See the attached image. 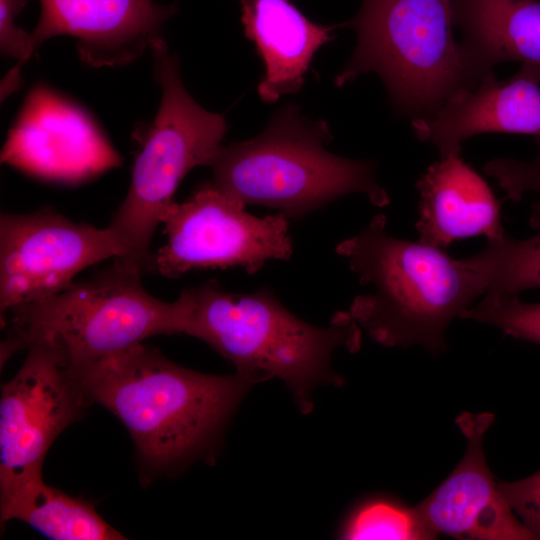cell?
I'll return each instance as SVG.
<instances>
[{
    "label": "cell",
    "instance_id": "cell-10",
    "mask_svg": "<svg viewBox=\"0 0 540 540\" xmlns=\"http://www.w3.org/2000/svg\"><path fill=\"white\" fill-rule=\"evenodd\" d=\"M28 356L0 399V496L41 478L57 436L92 402L59 355L42 343Z\"/></svg>",
    "mask_w": 540,
    "mask_h": 540
},
{
    "label": "cell",
    "instance_id": "cell-12",
    "mask_svg": "<svg viewBox=\"0 0 540 540\" xmlns=\"http://www.w3.org/2000/svg\"><path fill=\"white\" fill-rule=\"evenodd\" d=\"M494 420L488 412H463L455 420L466 438V452L450 475L415 506L435 538L537 539L514 514L488 468L483 436Z\"/></svg>",
    "mask_w": 540,
    "mask_h": 540
},
{
    "label": "cell",
    "instance_id": "cell-7",
    "mask_svg": "<svg viewBox=\"0 0 540 540\" xmlns=\"http://www.w3.org/2000/svg\"><path fill=\"white\" fill-rule=\"evenodd\" d=\"M150 51L161 101L134 160L127 195L107 226L123 249L120 259L142 271L151 267L150 244L178 185L191 169L206 166L227 129L222 115L207 111L188 93L166 41L158 40Z\"/></svg>",
    "mask_w": 540,
    "mask_h": 540
},
{
    "label": "cell",
    "instance_id": "cell-11",
    "mask_svg": "<svg viewBox=\"0 0 540 540\" xmlns=\"http://www.w3.org/2000/svg\"><path fill=\"white\" fill-rule=\"evenodd\" d=\"M41 15L29 33L30 58L56 36L77 40L80 59L94 68L132 63L160 39L175 3L153 0H40Z\"/></svg>",
    "mask_w": 540,
    "mask_h": 540
},
{
    "label": "cell",
    "instance_id": "cell-23",
    "mask_svg": "<svg viewBox=\"0 0 540 540\" xmlns=\"http://www.w3.org/2000/svg\"><path fill=\"white\" fill-rule=\"evenodd\" d=\"M28 0H0V50L4 56L18 61L15 68L25 63L29 50V33L15 24L16 17Z\"/></svg>",
    "mask_w": 540,
    "mask_h": 540
},
{
    "label": "cell",
    "instance_id": "cell-20",
    "mask_svg": "<svg viewBox=\"0 0 540 540\" xmlns=\"http://www.w3.org/2000/svg\"><path fill=\"white\" fill-rule=\"evenodd\" d=\"M461 318L489 324L516 339L540 344V301L524 302L519 295L487 293Z\"/></svg>",
    "mask_w": 540,
    "mask_h": 540
},
{
    "label": "cell",
    "instance_id": "cell-16",
    "mask_svg": "<svg viewBox=\"0 0 540 540\" xmlns=\"http://www.w3.org/2000/svg\"><path fill=\"white\" fill-rule=\"evenodd\" d=\"M453 23L476 73L506 61L540 75L539 0H451Z\"/></svg>",
    "mask_w": 540,
    "mask_h": 540
},
{
    "label": "cell",
    "instance_id": "cell-14",
    "mask_svg": "<svg viewBox=\"0 0 540 540\" xmlns=\"http://www.w3.org/2000/svg\"><path fill=\"white\" fill-rule=\"evenodd\" d=\"M416 187L420 194L416 223L420 242L442 248L477 235L488 240L506 236L499 201L460 152L440 156Z\"/></svg>",
    "mask_w": 540,
    "mask_h": 540
},
{
    "label": "cell",
    "instance_id": "cell-6",
    "mask_svg": "<svg viewBox=\"0 0 540 540\" xmlns=\"http://www.w3.org/2000/svg\"><path fill=\"white\" fill-rule=\"evenodd\" d=\"M142 272L115 258L111 266L87 280L8 311L1 318L9 326L1 346L2 362L18 349L42 343L75 373L151 336L174 334L173 302L147 292Z\"/></svg>",
    "mask_w": 540,
    "mask_h": 540
},
{
    "label": "cell",
    "instance_id": "cell-2",
    "mask_svg": "<svg viewBox=\"0 0 540 540\" xmlns=\"http://www.w3.org/2000/svg\"><path fill=\"white\" fill-rule=\"evenodd\" d=\"M174 333L208 344L254 385L281 380L304 414L323 385L342 386L331 365L338 348L359 351L362 330L348 311L326 327L295 316L264 286L256 292H227L214 282L184 290L173 301Z\"/></svg>",
    "mask_w": 540,
    "mask_h": 540
},
{
    "label": "cell",
    "instance_id": "cell-9",
    "mask_svg": "<svg viewBox=\"0 0 540 540\" xmlns=\"http://www.w3.org/2000/svg\"><path fill=\"white\" fill-rule=\"evenodd\" d=\"M122 256L123 249L108 227L74 222L51 209L2 214L1 318L14 308L66 289L85 268Z\"/></svg>",
    "mask_w": 540,
    "mask_h": 540
},
{
    "label": "cell",
    "instance_id": "cell-17",
    "mask_svg": "<svg viewBox=\"0 0 540 540\" xmlns=\"http://www.w3.org/2000/svg\"><path fill=\"white\" fill-rule=\"evenodd\" d=\"M0 514L2 523L21 520L54 540L125 539L93 504L46 485L42 477L0 496Z\"/></svg>",
    "mask_w": 540,
    "mask_h": 540
},
{
    "label": "cell",
    "instance_id": "cell-4",
    "mask_svg": "<svg viewBox=\"0 0 540 540\" xmlns=\"http://www.w3.org/2000/svg\"><path fill=\"white\" fill-rule=\"evenodd\" d=\"M324 121L303 116L297 106L279 109L256 137L220 146L206 166L212 182L242 204L275 209L298 220L351 193L384 207L390 203L376 178V165L330 153Z\"/></svg>",
    "mask_w": 540,
    "mask_h": 540
},
{
    "label": "cell",
    "instance_id": "cell-1",
    "mask_svg": "<svg viewBox=\"0 0 540 540\" xmlns=\"http://www.w3.org/2000/svg\"><path fill=\"white\" fill-rule=\"evenodd\" d=\"M71 374L92 403L120 419L141 463L155 473L212 453L254 385L236 372L184 368L142 343Z\"/></svg>",
    "mask_w": 540,
    "mask_h": 540
},
{
    "label": "cell",
    "instance_id": "cell-18",
    "mask_svg": "<svg viewBox=\"0 0 540 540\" xmlns=\"http://www.w3.org/2000/svg\"><path fill=\"white\" fill-rule=\"evenodd\" d=\"M529 224L537 233L526 239L488 240L477 253L488 282V292L498 295H519L540 288V203L532 204ZM486 293V294H487Z\"/></svg>",
    "mask_w": 540,
    "mask_h": 540
},
{
    "label": "cell",
    "instance_id": "cell-19",
    "mask_svg": "<svg viewBox=\"0 0 540 540\" xmlns=\"http://www.w3.org/2000/svg\"><path fill=\"white\" fill-rule=\"evenodd\" d=\"M338 536L349 540L435 538L415 507L380 496L356 505L341 523Z\"/></svg>",
    "mask_w": 540,
    "mask_h": 540
},
{
    "label": "cell",
    "instance_id": "cell-3",
    "mask_svg": "<svg viewBox=\"0 0 540 540\" xmlns=\"http://www.w3.org/2000/svg\"><path fill=\"white\" fill-rule=\"evenodd\" d=\"M386 225L384 214L375 215L336 247L368 287L348 313L382 346L443 352L450 322L488 292L477 256L454 259L441 248L394 237Z\"/></svg>",
    "mask_w": 540,
    "mask_h": 540
},
{
    "label": "cell",
    "instance_id": "cell-8",
    "mask_svg": "<svg viewBox=\"0 0 540 540\" xmlns=\"http://www.w3.org/2000/svg\"><path fill=\"white\" fill-rule=\"evenodd\" d=\"M245 207L213 182L201 184L165 215L167 241L153 256L151 269L168 278L236 266L254 274L270 260H289V219L281 213L256 217Z\"/></svg>",
    "mask_w": 540,
    "mask_h": 540
},
{
    "label": "cell",
    "instance_id": "cell-21",
    "mask_svg": "<svg viewBox=\"0 0 540 540\" xmlns=\"http://www.w3.org/2000/svg\"><path fill=\"white\" fill-rule=\"evenodd\" d=\"M537 154L531 161L495 158L484 166V171L495 178L506 197L519 202L526 193H535L540 203V136H536Z\"/></svg>",
    "mask_w": 540,
    "mask_h": 540
},
{
    "label": "cell",
    "instance_id": "cell-22",
    "mask_svg": "<svg viewBox=\"0 0 540 540\" xmlns=\"http://www.w3.org/2000/svg\"><path fill=\"white\" fill-rule=\"evenodd\" d=\"M498 486L514 514L540 539V470L522 480L498 481Z\"/></svg>",
    "mask_w": 540,
    "mask_h": 540
},
{
    "label": "cell",
    "instance_id": "cell-15",
    "mask_svg": "<svg viewBox=\"0 0 540 540\" xmlns=\"http://www.w3.org/2000/svg\"><path fill=\"white\" fill-rule=\"evenodd\" d=\"M246 36L264 62L258 86L263 101L296 93L316 51L332 39V27L316 24L289 0H240Z\"/></svg>",
    "mask_w": 540,
    "mask_h": 540
},
{
    "label": "cell",
    "instance_id": "cell-5",
    "mask_svg": "<svg viewBox=\"0 0 540 540\" xmlns=\"http://www.w3.org/2000/svg\"><path fill=\"white\" fill-rule=\"evenodd\" d=\"M341 26L357 42L335 85L374 72L393 106L412 120L433 115L482 80L454 38L451 0H362Z\"/></svg>",
    "mask_w": 540,
    "mask_h": 540
},
{
    "label": "cell",
    "instance_id": "cell-13",
    "mask_svg": "<svg viewBox=\"0 0 540 540\" xmlns=\"http://www.w3.org/2000/svg\"><path fill=\"white\" fill-rule=\"evenodd\" d=\"M540 75L521 67L499 81L488 73L473 89L449 98L433 115L411 121L418 139L440 156L461 151V143L482 133L540 136Z\"/></svg>",
    "mask_w": 540,
    "mask_h": 540
}]
</instances>
